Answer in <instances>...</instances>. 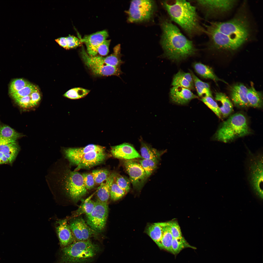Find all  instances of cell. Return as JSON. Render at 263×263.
<instances>
[{"mask_svg": "<svg viewBox=\"0 0 263 263\" xmlns=\"http://www.w3.org/2000/svg\"><path fill=\"white\" fill-rule=\"evenodd\" d=\"M205 26L209 45L216 49L236 50L247 41L250 35L249 21L242 13L227 21L212 22Z\"/></svg>", "mask_w": 263, "mask_h": 263, "instance_id": "1", "label": "cell"}, {"mask_svg": "<svg viewBox=\"0 0 263 263\" xmlns=\"http://www.w3.org/2000/svg\"><path fill=\"white\" fill-rule=\"evenodd\" d=\"M161 43L165 56L176 61L194 55L197 49L192 41L188 39L170 20L162 19Z\"/></svg>", "mask_w": 263, "mask_h": 263, "instance_id": "2", "label": "cell"}, {"mask_svg": "<svg viewBox=\"0 0 263 263\" xmlns=\"http://www.w3.org/2000/svg\"><path fill=\"white\" fill-rule=\"evenodd\" d=\"M171 19L178 25L190 37L201 34L205 29L201 25L195 7L185 0L162 2Z\"/></svg>", "mask_w": 263, "mask_h": 263, "instance_id": "3", "label": "cell"}, {"mask_svg": "<svg viewBox=\"0 0 263 263\" xmlns=\"http://www.w3.org/2000/svg\"><path fill=\"white\" fill-rule=\"evenodd\" d=\"M100 250L89 240L76 241L63 248L59 263H88L92 261Z\"/></svg>", "mask_w": 263, "mask_h": 263, "instance_id": "4", "label": "cell"}, {"mask_svg": "<svg viewBox=\"0 0 263 263\" xmlns=\"http://www.w3.org/2000/svg\"><path fill=\"white\" fill-rule=\"evenodd\" d=\"M250 132L245 116L242 113H237L231 116L223 123L214 137L216 140L226 143L247 135Z\"/></svg>", "mask_w": 263, "mask_h": 263, "instance_id": "5", "label": "cell"}, {"mask_svg": "<svg viewBox=\"0 0 263 263\" xmlns=\"http://www.w3.org/2000/svg\"><path fill=\"white\" fill-rule=\"evenodd\" d=\"M247 170L248 180L255 194L260 198L263 197V154H254L250 151L248 154Z\"/></svg>", "mask_w": 263, "mask_h": 263, "instance_id": "6", "label": "cell"}, {"mask_svg": "<svg viewBox=\"0 0 263 263\" xmlns=\"http://www.w3.org/2000/svg\"><path fill=\"white\" fill-rule=\"evenodd\" d=\"M155 5V2L153 0H132L127 12L128 21L137 22L149 20L154 13Z\"/></svg>", "mask_w": 263, "mask_h": 263, "instance_id": "7", "label": "cell"}, {"mask_svg": "<svg viewBox=\"0 0 263 263\" xmlns=\"http://www.w3.org/2000/svg\"><path fill=\"white\" fill-rule=\"evenodd\" d=\"M195 2L198 7L208 18L229 12L237 2L235 0H197Z\"/></svg>", "mask_w": 263, "mask_h": 263, "instance_id": "8", "label": "cell"}, {"mask_svg": "<svg viewBox=\"0 0 263 263\" xmlns=\"http://www.w3.org/2000/svg\"><path fill=\"white\" fill-rule=\"evenodd\" d=\"M108 213L107 203L97 200L91 213L87 216L86 223L92 229L97 232H101L104 228Z\"/></svg>", "mask_w": 263, "mask_h": 263, "instance_id": "9", "label": "cell"}, {"mask_svg": "<svg viewBox=\"0 0 263 263\" xmlns=\"http://www.w3.org/2000/svg\"><path fill=\"white\" fill-rule=\"evenodd\" d=\"M123 165L134 188L140 190L148 178L140 163L133 159L124 160Z\"/></svg>", "mask_w": 263, "mask_h": 263, "instance_id": "10", "label": "cell"}, {"mask_svg": "<svg viewBox=\"0 0 263 263\" xmlns=\"http://www.w3.org/2000/svg\"><path fill=\"white\" fill-rule=\"evenodd\" d=\"M84 63L94 75L101 76L115 75L119 76L122 73L120 67H117L96 63L89 58V55L84 48L80 52Z\"/></svg>", "mask_w": 263, "mask_h": 263, "instance_id": "11", "label": "cell"}, {"mask_svg": "<svg viewBox=\"0 0 263 263\" xmlns=\"http://www.w3.org/2000/svg\"><path fill=\"white\" fill-rule=\"evenodd\" d=\"M74 239L76 241H85L96 236L98 234L89 226L82 218H75L69 225Z\"/></svg>", "mask_w": 263, "mask_h": 263, "instance_id": "12", "label": "cell"}, {"mask_svg": "<svg viewBox=\"0 0 263 263\" xmlns=\"http://www.w3.org/2000/svg\"><path fill=\"white\" fill-rule=\"evenodd\" d=\"M106 155L105 150L93 151L83 155L73 164L77 166L74 171L82 169L90 168L102 163Z\"/></svg>", "mask_w": 263, "mask_h": 263, "instance_id": "13", "label": "cell"}, {"mask_svg": "<svg viewBox=\"0 0 263 263\" xmlns=\"http://www.w3.org/2000/svg\"><path fill=\"white\" fill-rule=\"evenodd\" d=\"M108 35L107 31L103 30L86 35L80 40L81 43H84L85 44L87 54L90 56H95L97 55V47L106 40Z\"/></svg>", "mask_w": 263, "mask_h": 263, "instance_id": "14", "label": "cell"}, {"mask_svg": "<svg viewBox=\"0 0 263 263\" xmlns=\"http://www.w3.org/2000/svg\"><path fill=\"white\" fill-rule=\"evenodd\" d=\"M111 152L114 157L124 160L142 158L134 147L128 143L112 147Z\"/></svg>", "mask_w": 263, "mask_h": 263, "instance_id": "15", "label": "cell"}, {"mask_svg": "<svg viewBox=\"0 0 263 263\" xmlns=\"http://www.w3.org/2000/svg\"><path fill=\"white\" fill-rule=\"evenodd\" d=\"M171 100L178 104H187L191 100L198 97L188 88L179 86H173L170 90Z\"/></svg>", "mask_w": 263, "mask_h": 263, "instance_id": "16", "label": "cell"}, {"mask_svg": "<svg viewBox=\"0 0 263 263\" xmlns=\"http://www.w3.org/2000/svg\"><path fill=\"white\" fill-rule=\"evenodd\" d=\"M105 150V148L103 147L91 144L81 148H65L63 150V152L65 158L73 164L84 154L89 152Z\"/></svg>", "mask_w": 263, "mask_h": 263, "instance_id": "17", "label": "cell"}, {"mask_svg": "<svg viewBox=\"0 0 263 263\" xmlns=\"http://www.w3.org/2000/svg\"><path fill=\"white\" fill-rule=\"evenodd\" d=\"M58 222V225L56 227V232L60 246L62 248L73 243L74 238L67 220L63 219Z\"/></svg>", "mask_w": 263, "mask_h": 263, "instance_id": "18", "label": "cell"}, {"mask_svg": "<svg viewBox=\"0 0 263 263\" xmlns=\"http://www.w3.org/2000/svg\"><path fill=\"white\" fill-rule=\"evenodd\" d=\"M89 58L95 62L113 66L120 67L124 63L121 59L120 47L118 45L114 48V52L106 57L100 56H92L89 55Z\"/></svg>", "mask_w": 263, "mask_h": 263, "instance_id": "19", "label": "cell"}, {"mask_svg": "<svg viewBox=\"0 0 263 263\" xmlns=\"http://www.w3.org/2000/svg\"><path fill=\"white\" fill-rule=\"evenodd\" d=\"M248 88L243 84H237L233 86L231 90V99L234 104L240 107L249 106L247 94Z\"/></svg>", "mask_w": 263, "mask_h": 263, "instance_id": "20", "label": "cell"}, {"mask_svg": "<svg viewBox=\"0 0 263 263\" xmlns=\"http://www.w3.org/2000/svg\"><path fill=\"white\" fill-rule=\"evenodd\" d=\"M116 174H110L107 179L101 184L97 190V196L100 201L107 203L110 197V191L112 184L114 180Z\"/></svg>", "mask_w": 263, "mask_h": 263, "instance_id": "21", "label": "cell"}, {"mask_svg": "<svg viewBox=\"0 0 263 263\" xmlns=\"http://www.w3.org/2000/svg\"><path fill=\"white\" fill-rule=\"evenodd\" d=\"M164 228V223H157L149 226L146 232L159 246L162 237Z\"/></svg>", "mask_w": 263, "mask_h": 263, "instance_id": "22", "label": "cell"}, {"mask_svg": "<svg viewBox=\"0 0 263 263\" xmlns=\"http://www.w3.org/2000/svg\"><path fill=\"white\" fill-rule=\"evenodd\" d=\"M215 99L221 103V106L219 107L221 115L226 117L231 113L233 110V105L225 94L221 92L216 93Z\"/></svg>", "mask_w": 263, "mask_h": 263, "instance_id": "23", "label": "cell"}, {"mask_svg": "<svg viewBox=\"0 0 263 263\" xmlns=\"http://www.w3.org/2000/svg\"><path fill=\"white\" fill-rule=\"evenodd\" d=\"M140 151L142 159L159 160L163 152H160L143 141L141 142Z\"/></svg>", "mask_w": 263, "mask_h": 263, "instance_id": "24", "label": "cell"}, {"mask_svg": "<svg viewBox=\"0 0 263 263\" xmlns=\"http://www.w3.org/2000/svg\"><path fill=\"white\" fill-rule=\"evenodd\" d=\"M19 147L16 142L0 145V152L9 160L11 164L15 160L19 151Z\"/></svg>", "mask_w": 263, "mask_h": 263, "instance_id": "25", "label": "cell"}, {"mask_svg": "<svg viewBox=\"0 0 263 263\" xmlns=\"http://www.w3.org/2000/svg\"><path fill=\"white\" fill-rule=\"evenodd\" d=\"M164 223V232L159 247L174 254L172 247L173 238L170 230L169 222Z\"/></svg>", "mask_w": 263, "mask_h": 263, "instance_id": "26", "label": "cell"}, {"mask_svg": "<svg viewBox=\"0 0 263 263\" xmlns=\"http://www.w3.org/2000/svg\"><path fill=\"white\" fill-rule=\"evenodd\" d=\"M196 72L202 77L210 79L215 81H224L218 78L215 75L212 68L207 65L200 63H196L193 65Z\"/></svg>", "mask_w": 263, "mask_h": 263, "instance_id": "27", "label": "cell"}, {"mask_svg": "<svg viewBox=\"0 0 263 263\" xmlns=\"http://www.w3.org/2000/svg\"><path fill=\"white\" fill-rule=\"evenodd\" d=\"M190 71L198 95L201 96L205 95V96L212 97L211 92L208 84L201 80L191 70H190Z\"/></svg>", "mask_w": 263, "mask_h": 263, "instance_id": "28", "label": "cell"}, {"mask_svg": "<svg viewBox=\"0 0 263 263\" xmlns=\"http://www.w3.org/2000/svg\"><path fill=\"white\" fill-rule=\"evenodd\" d=\"M247 96L249 106L255 108L261 107L262 102L261 93L256 91L253 86L248 88Z\"/></svg>", "mask_w": 263, "mask_h": 263, "instance_id": "29", "label": "cell"}, {"mask_svg": "<svg viewBox=\"0 0 263 263\" xmlns=\"http://www.w3.org/2000/svg\"><path fill=\"white\" fill-rule=\"evenodd\" d=\"M94 194L92 195L86 199L82 200L81 204L75 212L76 216H78L83 214H86L87 216L91 213L94 208L95 204V202L91 199Z\"/></svg>", "mask_w": 263, "mask_h": 263, "instance_id": "30", "label": "cell"}, {"mask_svg": "<svg viewBox=\"0 0 263 263\" xmlns=\"http://www.w3.org/2000/svg\"><path fill=\"white\" fill-rule=\"evenodd\" d=\"M0 136L16 141L22 135L7 125L0 124Z\"/></svg>", "mask_w": 263, "mask_h": 263, "instance_id": "31", "label": "cell"}, {"mask_svg": "<svg viewBox=\"0 0 263 263\" xmlns=\"http://www.w3.org/2000/svg\"><path fill=\"white\" fill-rule=\"evenodd\" d=\"M181 71H179L174 76L172 85L173 86H179L189 89H194V85L192 84L183 76Z\"/></svg>", "mask_w": 263, "mask_h": 263, "instance_id": "32", "label": "cell"}, {"mask_svg": "<svg viewBox=\"0 0 263 263\" xmlns=\"http://www.w3.org/2000/svg\"><path fill=\"white\" fill-rule=\"evenodd\" d=\"M159 160L143 159L139 162L144 170L148 178L152 174L157 167Z\"/></svg>", "mask_w": 263, "mask_h": 263, "instance_id": "33", "label": "cell"}, {"mask_svg": "<svg viewBox=\"0 0 263 263\" xmlns=\"http://www.w3.org/2000/svg\"><path fill=\"white\" fill-rule=\"evenodd\" d=\"M90 90L81 87H76L70 89L64 95L66 97L72 99H76L83 97L87 95Z\"/></svg>", "mask_w": 263, "mask_h": 263, "instance_id": "34", "label": "cell"}, {"mask_svg": "<svg viewBox=\"0 0 263 263\" xmlns=\"http://www.w3.org/2000/svg\"><path fill=\"white\" fill-rule=\"evenodd\" d=\"M188 247L195 248V247L189 245L183 237L180 238H173L172 247L174 254L178 253L183 249Z\"/></svg>", "mask_w": 263, "mask_h": 263, "instance_id": "35", "label": "cell"}, {"mask_svg": "<svg viewBox=\"0 0 263 263\" xmlns=\"http://www.w3.org/2000/svg\"><path fill=\"white\" fill-rule=\"evenodd\" d=\"M38 89V88L35 85L30 83L18 91L10 94V95L15 100L28 95Z\"/></svg>", "mask_w": 263, "mask_h": 263, "instance_id": "36", "label": "cell"}, {"mask_svg": "<svg viewBox=\"0 0 263 263\" xmlns=\"http://www.w3.org/2000/svg\"><path fill=\"white\" fill-rule=\"evenodd\" d=\"M30 84V83L21 78L15 79L11 82L9 87L10 95L19 90Z\"/></svg>", "mask_w": 263, "mask_h": 263, "instance_id": "37", "label": "cell"}, {"mask_svg": "<svg viewBox=\"0 0 263 263\" xmlns=\"http://www.w3.org/2000/svg\"><path fill=\"white\" fill-rule=\"evenodd\" d=\"M201 99L218 117L221 118V115L219 106L212 97L205 96Z\"/></svg>", "mask_w": 263, "mask_h": 263, "instance_id": "38", "label": "cell"}, {"mask_svg": "<svg viewBox=\"0 0 263 263\" xmlns=\"http://www.w3.org/2000/svg\"><path fill=\"white\" fill-rule=\"evenodd\" d=\"M96 184H102L108 178L110 174L108 171L106 169L96 170L91 172Z\"/></svg>", "mask_w": 263, "mask_h": 263, "instance_id": "39", "label": "cell"}, {"mask_svg": "<svg viewBox=\"0 0 263 263\" xmlns=\"http://www.w3.org/2000/svg\"><path fill=\"white\" fill-rule=\"evenodd\" d=\"M126 193L118 186L114 180L110 191V197L111 199L113 201L117 200L122 198Z\"/></svg>", "mask_w": 263, "mask_h": 263, "instance_id": "40", "label": "cell"}, {"mask_svg": "<svg viewBox=\"0 0 263 263\" xmlns=\"http://www.w3.org/2000/svg\"><path fill=\"white\" fill-rule=\"evenodd\" d=\"M114 180L118 186L126 193L129 191L131 182L127 178L116 174Z\"/></svg>", "mask_w": 263, "mask_h": 263, "instance_id": "41", "label": "cell"}, {"mask_svg": "<svg viewBox=\"0 0 263 263\" xmlns=\"http://www.w3.org/2000/svg\"><path fill=\"white\" fill-rule=\"evenodd\" d=\"M170 230L173 238H178L182 237L180 227L177 222H169Z\"/></svg>", "mask_w": 263, "mask_h": 263, "instance_id": "42", "label": "cell"}, {"mask_svg": "<svg viewBox=\"0 0 263 263\" xmlns=\"http://www.w3.org/2000/svg\"><path fill=\"white\" fill-rule=\"evenodd\" d=\"M82 175L86 189H90L93 188L95 183L94 177L91 173H83Z\"/></svg>", "mask_w": 263, "mask_h": 263, "instance_id": "43", "label": "cell"}, {"mask_svg": "<svg viewBox=\"0 0 263 263\" xmlns=\"http://www.w3.org/2000/svg\"><path fill=\"white\" fill-rule=\"evenodd\" d=\"M110 40H105L100 44L97 47L96 53L102 56L107 55L109 52V47Z\"/></svg>", "mask_w": 263, "mask_h": 263, "instance_id": "44", "label": "cell"}, {"mask_svg": "<svg viewBox=\"0 0 263 263\" xmlns=\"http://www.w3.org/2000/svg\"><path fill=\"white\" fill-rule=\"evenodd\" d=\"M30 96L31 108L35 107L38 105L41 99V97L38 89L32 93L30 94Z\"/></svg>", "mask_w": 263, "mask_h": 263, "instance_id": "45", "label": "cell"}, {"mask_svg": "<svg viewBox=\"0 0 263 263\" xmlns=\"http://www.w3.org/2000/svg\"><path fill=\"white\" fill-rule=\"evenodd\" d=\"M30 95L15 100L16 102L20 107L24 109L30 108Z\"/></svg>", "mask_w": 263, "mask_h": 263, "instance_id": "46", "label": "cell"}, {"mask_svg": "<svg viewBox=\"0 0 263 263\" xmlns=\"http://www.w3.org/2000/svg\"><path fill=\"white\" fill-rule=\"evenodd\" d=\"M66 37L68 49L75 48L81 44L80 39L70 35Z\"/></svg>", "mask_w": 263, "mask_h": 263, "instance_id": "47", "label": "cell"}, {"mask_svg": "<svg viewBox=\"0 0 263 263\" xmlns=\"http://www.w3.org/2000/svg\"><path fill=\"white\" fill-rule=\"evenodd\" d=\"M55 40L61 46L65 49H68L66 37H60L56 39Z\"/></svg>", "mask_w": 263, "mask_h": 263, "instance_id": "48", "label": "cell"}, {"mask_svg": "<svg viewBox=\"0 0 263 263\" xmlns=\"http://www.w3.org/2000/svg\"><path fill=\"white\" fill-rule=\"evenodd\" d=\"M16 142V141L5 138L0 136V145Z\"/></svg>", "mask_w": 263, "mask_h": 263, "instance_id": "49", "label": "cell"}, {"mask_svg": "<svg viewBox=\"0 0 263 263\" xmlns=\"http://www.w3.org/2000/svg\"><path fill=\"white\" fill-rule=\"evenodd\" d=\"M10 164L7 158L1 152H0V165Z\"/></svg>", "mask_w": 263, "mask_h": 263, "instance_id": "50", "label": "cell"}, {"mask_svg": "<svg viewBox=\"0 0 263 263\" xmlns=\"http://www.w3.org/2000/svg\"><path fill=\"white\" fill-rule=\"evenodd\" d=\"M183 75L192 84L194 85V82L191 74L190 73H185L182 71Z\"/></svg>", "mask_w": 263, "mask_h": 263, "instance_id": "51", "label": "cell"}]
</instances>
